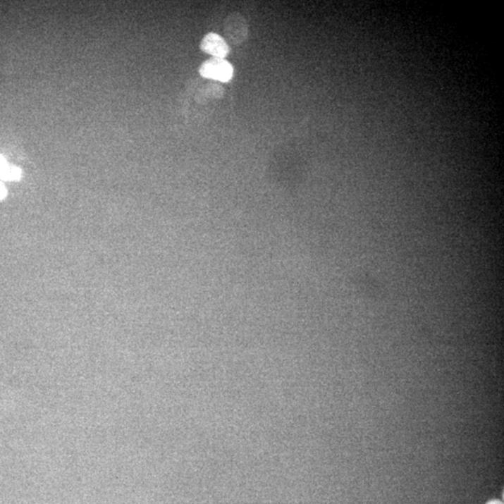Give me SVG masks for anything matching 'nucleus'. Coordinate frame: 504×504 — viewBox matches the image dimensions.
<instances>
[{
	"mask_svg": "<svg viewBox=\"0 0 504 504\" xmlns=\"http://www.w3.org/2000/svg\"><path fill=\"white\" fill-rule=\"evenodd\" d=\"M199 73L201 76L207 78V79L227 82L231 80L234 69L226 59L212 57L202 64Z\"/></svg>",
	"mask_w": 504,
	"mask_h": 504,
	"instance_id": "nucleus-1",
	"label": "nucleus"
},
{
	"mask_svg": "<svg viewBox=\"0 0 504 504\" xmlns=\"http://www.w3.org/2000/svg\"><path fill=\"white\" fill-rule=\"evenodd\" d=\"M200 49L204 53L217 59H226L230 54V48L226 39L219 34L209 33L203 37Z\"/></svg>",
	"mask_w": 504,
	"mask_h": 504,
	"instance_id": "nucleus-3",
	"label": "nucleus"
},
{
	"mask_svg": "<svg viewBox=\"0 0 504 504\" xmlns=\"http://www.w3.org/2000/svg\"><path fill=\"white\" fill-rule=\"evenodd\" d=\"M224 35L234 45H239L247 39L249 27L246 20L240 13L229 14L224 21Z\"/></svg>",
	"mask_w": 504,
	"mask_h": 504,
	"instance_id": "nucleus-2",
	"label": "nucleus"
},
{
	"mask_svg": "<svg viewBox=\"0 0 504 504\" xmlns=\"http://www.w3.org/2000/svg\"><path fill=\"white\" fill-rule=\"evenodd\" d=\"M6 195H7V191H6L4 185L0 183V200L3 199V198L6 197Z\"/></svg>",
	"mask_w": 504,
	"mask_h": 504,
	"instance_id": "nucleus-5",
	"label": "nucleus"
},
{
	"mask_svg": "<svg viewBox=\"0 0 504 504\" xmlns=\"http://www.w3.org/2000/svg\"><path fill=\"white\" fill-rule=\"evenodd\" d=\"M21 177V170L6 164L0 172V178L4 180H17Z\"/></svg>",
	"mask_w": 504,
	"mask_h": 504,
	"instance_id": "nucleus-4",
	"label": "nucleus"
},
{
	"mask_svg": "<svg viewBox=\"0 0 504 504\" xmlns=\"http://www.w3.org/2000/svg\"><path fill=\"white\" fill-rule=\"evenodd\" d=\"M488 504H503L502 502H500V500H492V502L488 503Z\"/></svg>",
	"mask_w": 504,
	"mask_h": 504,
	"instance_id": "nucleus-7",
	"label": "nucleus"
},
{
	"mask_svg": "<svg viewBox=\"0 0 504 504\" xmlns=\"http://www.w3.org/2000/svg\"><path fill=\"white\" fill-rule=\"evenodd\" d=\"M6 164H7V162H6L4 158L0 155V172H1L2 168H4Z\"/></svg>",
	"mask_w": 504,
	"mask_h": 504,
	"instance_id": "nucleus-6",
	"label": "nucleus"
}]
</instances>
